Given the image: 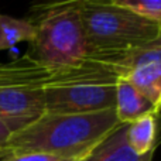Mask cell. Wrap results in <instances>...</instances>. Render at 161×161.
I'll return each instance as SVG.
<instances>
[{"label":"cell","instance_id":"6da1fadb","mask_svg":"<svg viewBox=\"0 0 161 161\" xmlns=\"http://www.w3.org/2000/svg\"><path fill=\"white\" fill-rule=\"evenodd\" d=\"M120 126L114 109L97 113L51 114L14 133L7 144L8 154L45 153L76 158L92 151Z\"/></svg>","mask_w":161,"mask_h":161},{"label":"cell","instance_id":"7a4b0ae2","mask_svg":"<svg viewBox=\"0 0 161 161\" xmlns=\"http://www.w3.org/2000/svg\"><path fill=\"white\" fill-rule=\"evenodd\" d=\"M89 58L114 67L130 51L150 44L160 25L117 6L113 0H79Z\"/></svg>","mask_w":161,"mask_h":161},{"label":"cell","instance_id":"3957f363","mask_svg":"<svg viewBox=\"0 0 161 161\" xmlns=\"http://www.w3.org/2000/svg\"><path fill=\"white\" fill-rule=\"evenodd\" d=\"M119 72L110 64L86 58L78 65L53 69L44 86L45 113L80 114L114 109Z\"/></svg>","mask_w":161,"mask_h":161},{"label":"cell","instance_id":"277c9868","mask_svg":"<svg viewBox=\"0 0 161 161\" xmlns=\"http://www.w3.org/2000/svg\"><path fill=\"white\" fill-rule=\"evenodd\" d=\"M28 20L36 27V37L27 55L36 62L61 69L78 65L89 57L79 0L37 4Z\"/></svg>","mask_w":161,"mask_h":161},{"label":"cell","instance_id":"5b68a950","mask_svg":"<svg viewBox=\"0 0 161 161\" xmlns=\"http://www.w3.org/2000/svg\"><path fill=\"white\" fill-rule=\"evenodd\" d=\"M119 78L143 93L161 113V48L142 47L130 51L114 64Z\"/></svg>","mask_w":161,"mask_h":161},{"label":"cell","instance_id":"8992f818","mask_svg":"<svg viewBox=\"0 0 161 161\" xmlns=\"http://www.w3.org/2000/svg\"><path fill=\"white\" fill-rule=\"evenodd\" d=\"M45 114L44 86L24 83L0 88V119L11 133L23 130Z\"/></svg>","mask_w":161,"mask_h":161},{"label":"cell","instance_id":"52a82bcc","mask_svg":"<svg viewBox=\"0 0 161 161\" xmlns=\"http://www.w3.org/2000/svg\"><path fill=\"white\" fill-rule=\"evenodd\" d=\"M50 74V68L36 62L25 54L10 62L0 64V88L24 83H37L45 86Z\"/></svg>","mask_w":161,"mask_h":161},{"label":"cell","instance_id":"ba28073f","mask_svg":"<svg viewBox=\"0 0 161 161\" xmlns=\"http://www.w3.org/2000/svg\"><path fill=\"white\" fill-rule=\"evenodd\" d=\"M114 113L120 125H129L144 114L157 113V112L144 95L140 93L126 79L119 78L116 86V97H114Z\"/></svg>","mask_w":161,"mask_h":161},{"label":"cell","instance_id":"9c48e42d","mask_svg":"<svg viewBox=\"0 0 161 161\" xmlns=\"http://www.w3.org/2000/svg\"><path fill=\"white\" fill-rule=\"evenodd\" d=\"M158 117L157 113H147L126 125L125 139L129 147L140 156L156 153L158 146Z\"/></svg>","mask_w":161,"mask_h":161},{"label":"cell","instance_id":"30bf717a","mask_svg":"<svg viewBox=\"0 0 161 161\" xmlns=\"http://www.w3.org/2000/svg\"><path fill=\"white\" fill-rule=\"evenodd\" d=\"M125 127L126 125H120L97 143L89 153L86 161H153L154 153L140 156L129 147L125 139Z\"/></svg>","mask_w":161,"mask_h":161},{"label":"cell","instance_id":"8fae6325","mask_svg":"<svg viewBox=\"0 0 161 161\" xmlns=\"http://www.w3.org/2000/svg\"><path fill=\"white\" fill-rule=\"evenodd\" d=\"M36 37V27L28 19L0 14V51L10 50L20 42L31 44Z\"/></svg>","mask_w":161,"mask_h":161},{"label":"cell","instance_id":"7c38bea8","mask_svg":"<svg viewBox=\"0 0 161 161\" xmlns=\"http://www.w3.org/2000/svg\"><path fill=\"white\" fill-rule=\"evenodd\" d=\"M117 6L161 25V0H113Z\"/></svg>","mask_w":161,"mask_h":161},{"label":"cell","instance_id":"4fadbf2b","mask_svg":"<svg viewBox=\"0 0 161 161\" xmlns=\"http://www.w3.org/2000/svg\"><path fill=\"white\" fill-rule=\"evenodd\" d=\"M72 160L75 158H67V157L45 154V153H19V154H7L0 161H72Z\"/></svg>","mask_w":161,"mask_h":161},{"label":"cell","instance_id":"5bb4252c","mask_svg":"<svg viewBox=\"0 0 161 161\" xmlns=\"http://www.w3.org/2000/svg\"><path fill=\"white\" fill-rule=\"evenodd\" d=\"M11 136H13V133L8 129V126L0 119V151H7L6 148H7L8 140Z\"/></svg>","mask_w":161,"mask_h":161},{"label":"cell","instance_id":"9a60e30c","mask_svg":"<svg viewBox=\"0 0 161 161\" xmlns=\"http://www.w3.org/2000/svg\"><path fill=\"white\" fill-rule=\"evenodd\" d=\"M144 47H154V48H161V25H160V30H158V36L154 41H151L150 44L144 45Z\"/></svg>","mask_w":161,"mask_h":161},{"label":"cell","instance_id":"2e32d148","mask_svg":"<svg viewBox=\"0 0 161 161\" xmlns=\"http://www.w3.org/2000/svg\"><path fill=\"white\" fill-rule=\"evenodd\" d=\"M89 153H91V151H89ZM89 153L83 154V156H80V157H78V158H75V160H72V161H86V160H88V156H89Z\"/></svg>","mask_w":161,"mask_h":161},{"label":"cell","instance_id":"e0dca14e","mask_svg":"<svg viewBox=\"0 0 161 161\" xmlns=\"http://www.w3.org/2000/svg\"><path fill=\"white\" fill-rule=\"evenodd\" d=\"M7 151H0V160H2L3 158V157H6V156H7Z\"/></svg>","mask_w":161,"mask_h":161}]
</instances>
